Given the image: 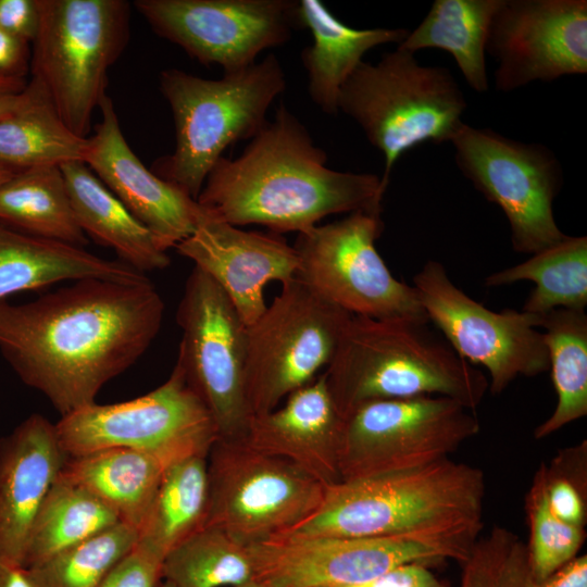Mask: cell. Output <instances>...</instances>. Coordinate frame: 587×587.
<instances>
[{
  "instance_id": "10",
  "label": "cell",
  "mask_w": 587,
  "mask_h": 587,
  "mask_svg": "<svg viewBox=\"0 0 587 587\" xmlns=\"http://www.w3.org/2000/svg\"><path fill=\"white\" fill-rule=\"evenodd\" d=\"M55 429L67 457L125 448L167 466L192 455L208 457L218 439L211 413L177 364L150 392L118 403L93 402L61 416Z\"/></svg>"
},
{
  "instance_id": "33",
  "label": "cell",
  "mask_w": 587,
  "mask_h": 587,
  "mask_svg": "<svg viewBox=\"0 0 587 587\" xmlns=\"http://www.w3.org/2000/svg\"><path fill=\"white\" fill-rule=\"evenodd\" d=\"M117 523L100 500L59 474L35 516L22 565L35 566Z\"/></svg>"
},
{
  "instance_id": "22",
  "label": "cell",
  "mask_w": 587,
  "mask_h": 587,
  "mask_svg": "<svg viewBox=\"0 0 587 587\" xmlns=\"http://www.w3.org/2000/svg\"><path fill=\"white\" fill-rule=\"evenodd\" d=\"M344 422L322 372L276 409L252 417L243 440L330 487L341 482L338 462Z\"/></svg>"
},
{
  "instance_id": "39",
  "label": "cell",
  "mask_w": 587,
  "mask_h": 587,
  "mask_svg": "<svg viewBox=\"0 0 587 587\" xmlns=\"http://www.w3.org/2000/svg\"><path fill=\"white\" fill-rule=\"evenodd\" d=\"M516 536L508 528L494 526L478 538L462 563L460 587H497L502 563Z\"/></svg>"
},
{
  "instance_id": "18",
  "label": "cell",
  "mask_w": 587,
  "mask_h": 587,
  "mask_svg": "<svg viewBox=\"0 0 587 587\" xmlns=\"http://www.w3.org/2000/svg\"><path fill=\"white\" fill-rule=\"evenodd\" d=\"M487 52L498 63L494 77L501 92L587 74V1L502 0Z\"/></svg>"
},
{
  "instance_id": "43",
  "label": "cell",
  "mask_w": 587,
  "mask_h": 587,
  "mask_svg": "<svg viewBox=\"0 0 587 587\" xmlns=\"http://www.w3.org/2000/svg\"><path fill=\"white\" fill-rule=\"evenodd\" d=\"M25 43L0 28V75L17 76L23 66Z\"/></svg>"
},
{
  "instance_id": "1",
  "label": "cell",
  "mask_w": 587,
  "mask_h": 587,
  "mask_svg": "<svg viewBox=\"0 0 587 587\" xmlns=\"http://www.w3.org/2000/svg\"><path fill=\"white\" fill-rule=\"evenodd\" d=\"M164 302L148 279H80L40 298L0 301V352L61 416L95 402L158 335Z\"/></svg>"
},
{
  "instance_id": "28",
  "label": "cell",
  "mask_w": 587,
  "mask_h": 587,
  "mask_svg": "<svg viewBox=\"0 0 587 587\" xmlns=\"http://www.w3.org/2000/svg\"><path fill=\"white\" fill-rule=\"evenodd\" d=\"M502 0H435L423 21L400 49L415 53L440 49L452 55L466 84L476 92L488 91L486 43L495 13Z\"/></svg>"
},
{
  "instance_id": "40",
  "label": "cell",
  "mask_w": 587,
  "mask_h": 587,
  "mask_svg": "<svg viewBox=\"0 0 587 587\" xmlns=\"http://www.w3.org/2000/svg\"><path fill=\"white\" fill-rule=\"evenodd\" d=\"M163 560L136 545L98 587H155L162 580Z\"/></svg>"
},
{
  "instance_id": "26",
  "label": "cell",
  "mask_w": 587,
  "mask_h": 587,
  "mask_svg": "<svg viewBox=\"0 0 587 587\" xmlns=\"http://www.w3.org/2000/svg\"><path fill=\"white\" fill-rule=\"evenodd\" d=\"M167 465L153 455L110 448L67 457L60 475L87 490L137 532Z\"/></svg>"
},
{
  "instance_id": "14",
  "label": "cell",
  "mask_w": 587,
  "mask_h": 587,
  "mask_svg": "<svg viewBox=\"0 0 587 587\" xmlns=\"http://www.w3.org/2000/svg\"><path fill=\"white\" fill-rule=\"evenodd\" d=\"M382 212H351L298 234L297 277L351 315L428 321L414 287L398 280L377 252Z\"/></svg>"
},
{
  "instance_id": "5",
  "label": "cell",
  "mask_w": 587,
  "mask_h": 587,
  "mask_svg": "<svg viewBox=\"0 0 587 587\" xmlns=\"http://www.w3.org/2000/svg\"><path fill=\"white\" fill-rule=\"evenodd\" d=\"M286 84L273 53L220 79L177 68L161 72L160 89L173 113L176 142L174 152L157 162L154 173L197 200L224 150L251 139L265 125L267 111Z\"/></svg>"
},
{
  "instance_id": "25",
  "label": "cell",
  "mask_w": 587,
  "mask_h": 587,
  "mask_svg": "<svg viewBox=\"0 0 587 587\" xmlns=\"http://www.w3.org/2000/svg\"><path fill=\"white\" fill-rule=\"evenodd\" d=\"M78 225L97 242L113 249L137 271L163 270L171 263L152 233L103 185L84 162L60 166Z\"/></svg>"
},
{
  "instance_id": "45",
  "label": "cell",
  "mask_w": 587,
  "mask_h": 587,
  "mask_svg": "<svg viewBox=\"0 0 587 587\" xmlns=\"http://www.w3.org/2000/svg\"><path fill=\"white\" fill-rule=\"evenodd\" d=\"M22 90L0 89V118L15 110L21 101Z\"/></svg>"
},
{
  "instance_id": "17",
  "label": "cell",
  "mask_w": 587,
  "mask_h": 587,
  "mask_svg": "<svg viewBox=\"0 0 587 587\" xmlns=\"http://www.w3.org/2000/svg\"><path fill=\"white\" fill-rule=\"evenodd\" d=\"M134 5L155 34L224 74L253 65L261 52L301 28L297 0H137Z\"/></svg>"
},
{
  "instance_id": "47",
  "label": "cell",
  "mask_w": 587,
  "mask_h": 587,
  "mask_svg": "<svg viewBox=\"0 0 587 587\" xmlns=\"http://www.w3.org/2000/svg\"><path fill=\"white\" fill-rule=\"evenodd\" d=\"M16 171L0 163V184L9 179Z\"/></svg>"
},
{
  "instance_id": "48",
  "label": "cell",
  "mask_w": 587,
  "mask_h": 587,
  "mask_svg": "<svg viewBox=\"0 0 587 587\" xmlns=\"http://www.w3.org/2000/svg\"><path fill=\"white\" fill-rule=\"evenodd\" d=\"M232 587H267V586L258 579H253L245 584H240V585L232 586Z\"/></svg>"
},
{
  "instance_id": "15",
  "label": "cell",
  "mask_w": 587,
  "mask_h": 587,
  "mask_svg": "<svg viewBox=\"0 0 587 587\" xmlns=\"http://www.w3.org/2000/svg\"><path fill=\"white\" fill-rule=\"evenodd\" d=\"M420 303L452 349L472 365L489 373V389L501 394L519 376L549 370L542 316L502 309L499 312L469 297L449 278L438 261H427L413 276Z\"/></svg>"
},
{
  "instance_id": "7",
  "label": "cell",
  "mask_w": 587,
  "mask_h": 587,
  "mask_svg": "<svg viewBox=\"0 0 587 587\" xmlns=\"http://www.w3.org/2000/svg\"><path fill=\"white\" fill-rule=\"evenodd\" d=\"M32 74L65 125L87 138L105 93L107 73L125 49L130 5L124 0H37Z\"/></svg>"
},
{
  "instance_id": "34",
  "label": "cell",
  "mask_w": 587,
  "mask_h": 587,
  "mask_svg": "<svg viewBox=\"0 0 587 587\" xmlns=\"http://www.w3.org/2000/svg\"><path fill=\"white\" fill-rule=\"evenodd\" d=\"M162 579L174 587H232L255 579L248 547L203 526L163 560Z\"/></svg>"
},
{
  "instance_id": "6",
  "label": "cell",
  "mask_w": 587,
  "mask_h": 587,
  "mask_svg": "<svg viewBox=\"0 0 587 587\" xmlns=\"http://www.w3.org/2000/svg\"><path fill=\"white\" fill-rule=\"evenodd\" d=\"M465 96L447 67L421 64L397 47L363 61L344 84L338 111L352 118L384 157L383 180L397 160L422 143L450 142L464 124Z\"/></svg>"
},
{
  "instance_id": "4",
  "label": "cell",
  "mask_w": 587,
  "mask_h": 587,
  "mask_svg": "<svg viewBox=\"0 0 587 587\" xmlns=\"http://www.w3.org/2000/svg\"><path fill=\"white\" fill-rule=\"evenodd\" d=\"M345 419L379 400L448 397L475 410L489 389L486 375L462 359L428 321L351 315L323 371Z\"/></svg>"
},
{
  "instance_id": "20",
  "label": "cell",
  "mask_w": 587,
  "mask_h": 587,
  "mask_svg": "<svg viewBox=\"0 0 587 587\" xmlns=\"http://www.w3.org/2000/svg\"><path fill=\"white\" fill-rule=\"evenodd\" d=\"M85 163L167 251L195 229L197 200L148 170L126 141L108 95Z\"/></svg>"
},
{
  "instance_id": "44",
  "label": "cell",
  "mask_w": 587,
  "mask_h": 587,
  "mask_svg": "<svg viewBox=\"0 0 587 587\" xmlns=\"http://www.w3.org/2000/svg\"><path fill=\"white\" fill-rule=\"evenodd\" d=\"M0 587H41L29 569L0 558Z\"/></svg>"
},
{
  "instance_id": "2",
  "label": "cell",
  "mask_w": 587,
  "mask_h": 587,
  "mask_svg": "<svg viewBox=\"0 0 587 587\" xmlns=\"http://www.w3.org/2000/svg\"><path fill=\"white\" fill-rule=\"evenodd\" d=\"M326 163V152L280 104L239 157L217 160L197 202L234 226L257 224L276 234L304 233L332 214L383 211L388 183L382 176Z\"/></svg>"
},
{
  "instance_id": "27",
  "label": "cell",
  "mask_w": 587,
  "mask_h": 587,
  "mask_svg": "<svg viewBox=\"0 0 587 587\" xmlns=\"http://www.w3.org/2000/svg\"><path fill=\"white\" fill-rule=\"evenodd\" d=\"M90 141L72 132L36 78L18 105L0 118V163L15 171L86 161Z\"/></svg>"
},
{
  "instance_id": "23",
  "label": "cell",
  "mask_w": 587,
  "mask_h": 587,
  "mask_svg": "<svg viewBox=\"0 0 587 587\" xmlns=\"http://www.w3.org/2000/svg\"><path fill=\"white\" fill-rule=\"evenodd\" d=\"M148 280L120 260H108L68 243L35 237L0 222V301L63 280Z\"/></svg>"
},
{
  "instance_id": "31",
  "label": "cell",
  "mask_w": 587,
  "mask_h": 587,
  "mask_svg": "<svg viewBox=\"0 0 587 587\" xmlns=\"http://www.w3.org/2000/svg\"><path fill=\"white\" fill-rule=\"evenodd\" d=\"M535 283L522 311L544 316L554 309L585 310L587 304V237L567 236L524 262L492 273L488 287Z\"/></svg>"
},
{
  "instance_id": "19",
  "label": "cell",
  "mask_w": 587,
  "mask_h": 587,
  "mask_svg": "<svg viewBox=\"0 0 587 587\" xmlns=\"http://www.w3.org/2000/svg\"><path fill=\"white\" fill-rule=\"evenodd\" d=\"M198 205L193 232L175 249L223 289L248 326L267 307L264 287L297 276V251L279 234L243 230Z\"/></svg>"
},
{
  "instance_id": "49",
  "label": "cell",
  "mask_w": 587,
  "mask_h": 587,
  "mask_svg": "<svg viewBox=\"0 0 587 587\" xmlns=\"http://www.w3.org/2000/svg\"><path fill=\"white\" fill-rule=\"evenodd\" d=\"M155 587H174L170 582L162 579Z\"/></svg>"
},
{
  "instance_id": "29",
  "label": "cell",
  "mask_w": 587,
  "mask_h": 587,
  "mask_svg": "<svg viewBox=\"0 0 587 587\" xmlns=\"http://www.w3.org/2000/svg\"><path fill=\"white\" fill-rule=\"evenodd\" d=\"M0 222L35 237L80 248L88 243L60 166L16 171L0 184Z\"/></svg>"
},
{
  "instance_id": "11",
  "label": "cell",
  "mask_w": 587,
  "mask_h": 587,
  "mask_svg": "<svg viewBox=\"0 0 587 587\" xmlns=\"http://www.w3.org/2000/svg\"><path fill=\"white\" fill-rule=\"evenodd\" d=\"M450 142L463 176L505 215L515 252L534 254L567 237L553 214L564 179L550 148L465 123Z\"/></svg>"
},
{
  "instance_id": "42",
  "label": "cell",
  "mask_w": 587,
  "mask_h": 587,
  "mask_svg": "<svg viewBox=\"0 0 587 587\" xmlns=\"http://www.w3.org/2000/svg\"><path fill=\"white\" fill-rule=\"evenodd\" d=\"M342 587H447L423 563H409L395 567L363 583Z\"/></svg>"
},
{
  "instance_id": "12",
  "label": "cell",
  "mask_w": 587,
  "mask_h": 587,
  "mask_svg": "<svg viewBox=\"0 0 587 587\" xmlns=\"http://www.w3.org/2000/svg\"><path fill=\"white\" fill-rule=\"evenodd\" d=\"M479 432L472 410L448 397L365 403L345 417L341 482L419 469L450 458Z\"/></svg>"
},
{
  "instance_id": "37",
  "label": "cell",
  "mask_w": 587,
  "mask_h": 587,
  "mask_svg": "<svg viewBox=\"0 0 587 587\" xmlns=\"http://www.w3.org/2000/svg\"><path fill=\"white\" fill-rule=\"evenodd\" d=\"M545 488L551 511L563 522L585 528L587 522V442L558 452L545 463Z\"/></svg>"
},
{
  "instance_id": "30",
  "label": "cell",
  "mask_w": 587,
  "mask_h": 587,
  "mask_svg": "<svg viewBox=\"0 0 587 587\" xmlns=\"http://www.w3.org/2000/svg\"><path fill=\"white\" fill-rule=\"evenodd\" d=\"M208 505V457L192 455L168 465L138 532L137 545L164 560L204 526Z\"/></svg>"
},
{
  "instance_id": "13",
  "label": "cell",
  "mask_w": 587,
  "mask_h": 587,
  "mask_svg": "<svg viewBox=\"0 0 587 587\" xmlns=\"http://www.w3.org/2000/svg\"><path fill=\"white\" fill-rule=\"evenodd\" d=\"M176 321V364L212 415L218 438L243 440L252 420L246 396L247 325L223 289L201 268L189 274Z\"/></svg>"
},
{
  "instance_id": "8",
  "label": "cell",
  "mask_w": 587,
  "mask_h": 587,
  "mask_svg": "<svg viewBox=\"0 0 587 587\" xmlns=\"http://www.w3.org/2000/svg\"><path fill=\"white\" fill-rule=\"evenodd\" d=\"M351 314L297 276L247 326L245 383L252 417L314 380L330 363Z\"/></svg>"
},
{
  "instance_id": "24",
  "label": "cell",
  "mask_w": 587,
  "mask_h": 587,
  "mask_svg": "<svg viewBox=\"0 0 587 587\" xmlns=\"http://www.w3.org/2000/svg\"><path fill=\"white\" fill-rule=\"evenodd\" d=\"M301 28H308L312 45L301 51L308 77V93L325 113L336 114L340 90L366 52L387 43H401L405 28H352L337 17L321 0H300Z\"/></svg>"
},
{
  "instance_id": "16",
  "label": "cell",
  "mask_w": 587,
  "mask_h": 587,
  "mask_svg": "<svg viewBox=\"0 0 587 587\" xmlns=\"http://www.w3.org/2000/svg\"><path fill=\"white\" fill-rule=\"evenodd\" d=\"M473 545L403 536H279L248 549L255 579L267 587H342L409 563L454 560L462 564Z\"/></svg>"
},
{
  "instance_id": "46",
  "label": "cell",
  "mask_w": 587,
  "mask_h": 587,
  "mask_svg": "<svg viewBox=\"0 0 587 587\" xmlns=\"http://www.w3.org/2000/svg\"><path fill=\"white\" fill-rule=\"evenodd\" d=\"M24 87L23 80L18 76L0 75V89L20 91Z\"/></svg>"
},
{
  "instance_id": "35",
  "label": "cell",
  "mask_w": 587,
  "mask_h": 587,
  "mask_svg": "<svg viewBox=\"0 0 587 587\" xmlns=\"http://www.w3.org/2000/svg\"><path fill=\"white\" fill-rule=\"evenodd\" d=\"M138 541V532L117 523L27 567L41 587H98Z\"/></svg>"
},
{
  "instance_id": "36",
  "label": "cell",
  "mask_w": 587,
  "mask_h": 587,
  "mask_svg": "<svg viewBox=\"0 0 587 587\" xmlns=\"http://www.w3.org/2000/svg\"><path fill=\"white\" fill-rule=\"evenodd\" d=\"M525 512L529 528L525 544L528 563L536 577L545 578L578 555L586 532L551 511L545 488V463L534 474L525 497Z\"/></svg>"
},
{
  "instance_id": "41",
  "label": "cell",
  "mask_w": 587,
  "mask_h": 587,
  "mask_svg": "<svg viewBox=\"0 0 587 587\" xmlns=\"http://www.w3.org/2000/svg\"><path fill=\"white\" fill-rule=\"evenodd\" d=\"M39 27L37 0H0V28L26 43Z\"/></svg>"
},
{
  "instance_id": "32",
  "label": "cell",
  "mask_w": 587,
  "mask_h": 587,
  "mask_svg": "<svg viewBox=\"0 0 587 587\" xmlns=\"http://www.w3.org/2000/svg\"><path fill=\"white\" fill-rule=\"evenodd\" d=\"M541 328L557 394L551 415L534 430L542 439L587 415V315L585 310L554 309Z\"/></svg>"
},
{
  "instance_id": "3",
  "label": "cell",
  "mask_w": 587,
  "mask_h": 587,
  "mask_svg": "<svg viewBox=\"0 0 587 587\" xmlns=\"http://www.w3.org/2000/svg\"><path fill=\"white\" fill-rule=\"evenodd\" d=\"M484 497L482 470L447 458L330 486L320 508L283 536H403L473 545L483 526Z\"/></svg>"
},
{
  "instance_id": "38",
  "label": "cell",
  "mask_w": 587,
  "mask_h": 587,
  "mask_svg": "<svg viewBox=\"0 0 587 587\" xmlns=\"http://www.w3.org/2000/svg\"><path fill=\"white\" fill-rule=\"evenodd\" d=\"M497 587H587V555H577L548 577L538 578L530 570L525 544L516 537L500 569Z\"/></svg>"
},
{
  "instance_id": "9",
  "label": "cell",
  "mask_w": 587,
  "mask_h": 587,
  "mask_svg": "<svg viewBox=\"0 0 587 587\" xmlns=\"http://www.w3.org/2000/svg\"><path fill=\"white\" fill-rule=\"evenodd\" d=\"M204 526L250 547L283 536L310 517L328 487L294 463L245 440L217 439L208 454Z\"/></svg>"
},
{
  "instance_id": "21",
  "label": "cell",
  "mask_w": 587,
  "mask_h": 587,
  "mask_svg": "<svg viewBox=\"0 0 587 587\" xmlns=\"http://www.w3.org/2000/svg\"><path fill=\"white\" fill-rule=\"evenodd\" d=\"M66 459L55 424L41 414L0 440V558L22 565L35 516Z\"/></svg>"
}]
</instances>
